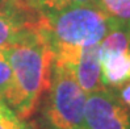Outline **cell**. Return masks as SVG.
<instances>
[{"mask_svg":"<svg viewBox=\"0 0 130 129\" xmlns=\"http://www.w3.org/2000/svg\"><path fill=\"white\" fill-rule=\"evenodd\" d=\"M12 67L9 65V61L5 55V51L2 48L0 49V97L4 99L5 95L12 86Z\"/></svg>","mask_w":130,"mask_h":129,"instance_id":"obj_11","label":"cell"},{"mask_svg":"<svg viewBox=\"0 0 130 129\" xmlns=\"http://www.w3.org/2000/svg\"><path fill=\"white\" fill-rule=\"evenodd\" d=\"M117 97L121 100V103H124L126 107L130 108V80L126 82L125 84H122L117 90H114Z\"/></svg>","mask_w":130,"mask_h":129,"instance_id":"obj_12","label":"cell"},{"mask_svg":"<svg viewBox=\"0 0 130 129\" xmlns=\"http://www.w3.org/2000/svg\"><path fill=\"white\" fill-rule=\"evenodd\" d=\"M0 129H34L0 97Z\"/></svg>","mask_w":130,"mask_h":129,"instance_id":"obj_10","label":"cell"},{"mask_svg":"<svg viewBox=\"0 0 130 129\" xmlns=\"http://www.w3.org/2000/svg\"><path fill=\"white\" fill-rule=\"evenodd\" d=\"M12 67V86L4 100L22 120H30L50 84L54 53L42 29L30 30L3 48Z\"/></svg>","mask_w":130,"mask_h":129,"instance_id":"obj_1","label":"cell"},{"mask_svg":"<svg viewBox=\"0 0 130 129\" xmlns=\"http://www.w3.org/2000/svg\"><path fill=\"white\" fill-rule=\"evenodd\" d=\"M86 99L87 94L70 67L53 61L50 84L42 103L47 129H84Z\"/></svg>","mask_w":130,"mask_h":129,"instance_id":"obj_3","label":"cell"},{"mask_svg":"<svg viewBox=\"0 0 130 129\" xmlns=\"http://www.w3.org/2000/svg\"><path fill=\"white\" fill-rule=\"evenodd\" d=\"M84 129H130V108L121 103L114 90L91 92L84 105Z\"/></svg>","mask_w":130,"mask_h":129,"instance_id":"obj_4","label":"cell"},{"mask_svg":"<svg viewBox=\"0 0 130 129\" xmlns=\"http://www.w3.org/2000/svg\"><path fill=\"white\" fill-rule=\"evenodd\" d=\"M117 22L100 5H75L45 15L42 33L53 49L54 62L71 67L83 48L100 44Z\"/></svg>","mask_w":130,"mask_h":129,"instance_id":"obj_2","label":"cell"},{"mask_svg":"<svg viewBox=\"0 0 130 129\" xmlns=\"http://www.w3.org/2000/svg\"><path fill=\"white\" fill-rule=\"evenodd\" d=\"M130 80V51H101V82L105 88L117 90Z\"/></svg>","mask_w":130,"mask_h":129,"instance_id":"obj_7","label":"cell"},{"mask_svg":"<svg viewBox=\"0 0 130 129\" xmlns=\"http://www.w3.org/2000/svg\"><path fill=\"white\" fill-rule=\"evenodd\" d=\"M42 13L58 12L75 5H99V0H33Z\"/></svg>","mask_w":130,"mask_h":129,"instance_id":"obj_9","label":"cell"},{"mask_svg":"<svg viewBox=\"0 0 130 129\" xmlns=\"http://www.w3.org/2000/svg\"><path fill=\"white\" fill-rule=\"evenodd\" d=\"M101 9L122 24H130V0H99Z\"/></svg>","mask_w":130,"mask_h":129,"instance_id":"obj_8","label":"cell"},{"mask_svg":"<svg viewBox=\"0 0 130 129\" xmlns=\"http://www.w3.org/2000/svg\"><path fill=\"white\" fill-rule=\"evenodd\" d=\"M45 15L33 0H2L0 2V49L17 41L30 30L43 26Z\"/></svg>","mask_w":130,"mask_h":129,"instance_id":"obj_5","label":"cell"},{"mask_svg":"<svg viewBox=\"0 0 130 129\" xmlns=\"http://www.w3.org/2000/svg\"><path fill=\"white\" fill-rule=\"evenodd\" d=\"M79 86L87 95L105 88L101 82V46L100 44L83 48L70 67Z\"/></svg>","mask_w":130,"mask_h":129,"instance_id":"obj_6","label":"cell"},{"mask_svg":"<svg viewBox=\"0 0 130 129\" xmlns=\"http://www.w3.org/2000/svg\"><path fill=\"white\" fill-rule=\"evenodd\" d=\"M0 2H2V0H0Z\"/></svg>","mask_w":130,"mask_h":129,"instance_id":"obj_13","label":"cell"}]
</instances>
